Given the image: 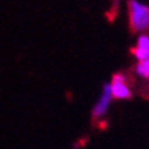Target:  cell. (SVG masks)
Wrapping results in <instances>:
<instances>
[{
	"instance_id": "1",
	"label": "cell",
	"mask_w": 149,
	"mask_h": 149,
	"mask_svg": "<svg viewBox=\"0 0 149 149\" xmlns=\"http://www.w3.org/2000/svg\"><path fill=\"white\" fill-rule=\"evenodd\" d=\"M129 27L133 32L149 30V7L136 0H129Z\"/></svg>"
},
{
	"instance_id": "2",
	"label": "cell",
	"mask_w": 149,
	"mask_h": 149,
	"mask_svg": "<svg viewBox=\"0 0 149 149\" xmlns=\"http://www.w3.org/2000/svg\"><path fill=\"white\" fill-rule=\"evenodd\" d=\"M111 100H113V93H111V85L110 83H105L104 87H102V94H101V98L98 101L95 106L93 108V118L97 120V118L102 117V116L108 111L109 105H110Z\"/></svg>"
},
{
	"instance_id": "3",
	"label": "cell",
	"mask_w": 149,
	"mask_h": 149,
	"mask_svg": "<svg viewBox=\"0 0 149 149\" xmlns=\"http://www.w3.org/2000/svg\"><path fill=\"white\" fill-rule=\"evenodd\" d=\"M111 93L116 100H128L132 97V93L126 86V77L121 73H117L111 78Z\"/></svg>"
},
{
	"instance_id": "4",
	"label": "cell",
	"mask_w": 149,
	"mask_h": 149,
	"mask_svg": "<svg viewBox=\"0 0 149 149\" xmlns=\"http://www.w3.org/2000/svg\"><path fill=\"white\" fill-rule=\"evenodd\" d=\"M132 54L139 59V61H145L149 58V36L146 35H141L139 38V43L136 49H130Z\"/></svg>"
},
{
	"instance_id": "5",
	"label": "cell",
	"mask_w": 149,
	"mask_h": 149,
	"mask_svg": "<svg viewBox=\"0 0 149 149\" xmlns=\"http://www.w3.org/2000/svg\"><path fill=\"white\" fill-rule=\"evenodd\" d=\"M136 73L140 77H142V78H149V58L140 62L136 66Z\"/></svg>"
}]
</instances>
